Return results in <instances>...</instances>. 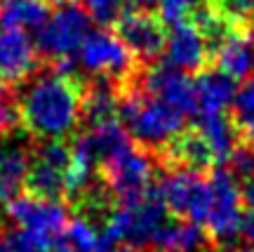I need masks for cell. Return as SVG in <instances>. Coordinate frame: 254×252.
<instances>
[{
	"label": "cell",
	"instance_id": "6da1fadb",
	"mask_svg": "<svg viewBox=\"0 0 254 252\" xmlns=\"http://www.w3.org/2000/svg\"><path fill=\"white\" fill-rule=\"evenodd\" d=\"M19 123L36 142L66 139L82 123V85L71 73L47 71L21 83Z\"/></svg>",
	"mask_w": 254,
	"mask_h": 252
},
{
	"label": "cell",
	"instance_id": "7a4b0ae2",
	"mask_svg": "<svg viewBox=\"0 0 254 252\" xmlns=\"http://www.w3.org/2000/svg\"><path fill=\"white\" fill-rule=\"evenodd\" d=\"M118 120L139 146L160 153L184 130L186 118L129 81L125 87H120Z\"/></svg>",
	"mask_w": 254,
	"mask_h": 252
},
{
	"label": "cell",
	"instance_id": "3957f363",
	"mask_svg": "<svg viewBox=\"0 0 254 252\" xmlns=\"http://www.w3.org/2000/svg\"><path fill=\"white\" fill-rule=\"evenodd\" d=\"M165 219H167V210L153 189L136 200L116 203L104 215L101 234L109 245L146 248L151 245L158 229L165 224Z\"/></svg>",
	"mask_w": 254,
	"mask_h": 252
},
{
	"label": "cell",
	"instance_id": "277c9868",
	"mask_svg": "<svg viewBox=\"0 0 254 252\" xmlns=\"http://www.w3.org/2000/svg\"><path fill=\"white\" fill-rule=\"evenodd\" d=\"M209 186H212V205L205 222L209 241L214 250H231L243 236L245 226V203L240 181L231 170L212 168L209 172Z\"/></svg>",
	"mask_w": 254,
	"mask_h": 252
},
{
	"label": "cell",
	"instance_id": "5b68a950",
	"mask_svg": "<svg viewBox=\"0 0 254 252\" xmlns=\"http://www.w3.org/2000/svg\"><path fill=\"white\" fill-rule=\"evenodd\" d=\"M155 156L132 139L120 151H116L97 172L101 186L109 191L113 203L136 200L153 191Z\"/></svg>",
	"mask_w": 254,
	"mask_h": 252
},
{
	"label": "cell",
	"instance_id": "8992f818",
	"mask_svg": "<svg viewBox=\"0 0 254 252\" xmlns=\"http://www.w3.org/2000/svg\"><path fill=\"white\" fill-rule=\"evenodd\" d=\"M155 193L163 200L165 210L172 212L177 219L205 226L212 205V186L205 172L165 168L163 179L155 186Z\"/></svg>",
	"mask_w": 254,
	"mask_h": 252
},
{
	"label": "cell",
	"instance_id": "52a82bcc",
	"mask_svg": "<svg viewBox=\"0 0 254 252\" xmlns=\"http://www.w3.org/2000/svg\"><path fill=\"white\" fill-rule=\"evenodd\" d=\"M78 66L94 76V81H109L118 87L134 81V54L109 28H94L85 36L78 50Z\"/></svg>",
	"mask_w": 254,
	"mask_h": 252
},
{
	"label": "cell",
	"instance_id": "ba28073f",
	"mask_svg": "<svg viewBox=\"0 0 254 252\" xmlns=\"http://www.w3.org/2000/svg\"><path fill=\"white\" fill-rule=\"evenodd\" d=\"M92 19L75 2L57 5V9L36 31V47L52 62H66L78 54L85 36L92 31Z\"/></svg>",
	"mask_w": 254,
	"mask_h": 252
},
{
	"label": "cell",
	"instance_id": "9c48e42d",
	"mask_svg": "<svg viewBox=\"0 0 254 252\" xmlns=\"http://www.w3.org/2000/svg\"><path fill=\"white\" fill-rule=\"evenodd\" d=\"M71 174V146L64 139L38 142L31 151L26 172V193L50 200H64Z\"/></svg>",
	"mask_w": 254,
	"mask_h": 252
},
{
	"label": "cell",
	"instance_id": "30bf717a",
	"mask_svg": "<svg viewBox=\"0 0 254 252\" xmlns=\"http://www.w3.org/2000/svg\"><path fill=\"white\" fill-rule=\"evenodd\" d=\"M134 83L146 94L167 104L177 113H182L184 118L195 116V90H193V81L189 78V73L163 62L144 71L141 78Z\"/></svg>",
	"mask_w": 254,
	"mask_h": 252
},
{
	"label": "cell",
	"instance_id": "8fae6325",
	"mask_svg": "<svg viewBox=\"0 0 254 252\" xmlns=\"http://www.w3.org/2000/svg\"><path fill=\"white\" fill-rule=\"evenodd\" d=\"M5 215L12 224L33 229V231L47 234L52 238H59L68 224V207L62 200L40 198V196H31V193H24V196L19 193L5 207Z\"/></svg>",
	"mask_w": 254,
	"mask_h": 252
},
{
	"label": "cell",
	"instance_id": "7c38bea8",
	"mask_svg": "<svg viewBox=\"0 0 254 252\" xmlns=\"http://www.w3.org/2000/svg\"><path fill=\"white\" fill-rule=\"evenodd\" d=\"M116 24H118L120 40L125 43L127 50L134 57L144 59V62H153L155 57L163 54L167 31H165L163 21L153 17L148 9L123 12V17Z\"/></svg>",
	"mask_w": 254,
	"mask_h": 252
},
{
	"label": "cell",
	"instance_id": "4fadbf2b",
	"mask_svg": "<svg viewBox=\"0 0 254 252\" xmlns=\"http://www.w3.org/2000/svg\"><path fill=\"white\" fill-rule=\"evenodd\" d=\"M165 64H170L174 69L184 73L202 71V66L207 64L209 57V43L205 33L195 26V21L182 19L170 26L167 40H165Z\"/></svg>",
	"mask_w": 254,
	"mask_h": 252
},
{
	"label": "cell",
	"instance_id": "5bb4252c",
	"mask_svg": "<svg viewBox=\"0 0 254 252\" xmlns=\"http://www.w3.org/2000/svg\"><path fill=\"white\" fill-rule=\"evenodd\" d=\"M38 47L26 31H0V81L24 83L36 73Z\"/></svg>",
	"mask_w": 254,
	"mask_h": 252
},
{
	"label": "cell",
	"instance_id": "9a60e30c",
	"mask_svg": "<svg viewBox=\"0 0 254 252\" xmlns=\"http://www.w3.org/2000/svg\"><path fill=\"white\" fill-rule=\"evenodd\" d=\"M33 146L26 139H14L7 135V139L0 144V207H5L17 198L24 184L31 163Z\"/></svg>",
	"mask_w": 254,
	"mask_h": 252
},
{
	"label": "cell",
	"instance_id": "2e32d148",
	"mask_svg": "<svg viewBox=\"0 0 254 252\" xmlns=\"http://www.w3.org/2000/svg\"><path fill=\"white\" fill-rule=\"evenodd\" d=\"M214 64L233 81H245L254 69V43L245 26L228 28L214 43Z\"/></svg>",
	"mask_w": 254,
	"mask_h": 252
},
{
	"label": "cell",
	"instance_id": "e0dca14e",
	"mask_svg": "<svg viewBox=\"0 0 254 252\" xmlns=\"http://www.w3.org/2000/svg\"><path fill=\"white\" fill-rule=\"evenodd\" d=\"M153 252H209L214 245L209 241L207 231L202 226L184 219H165L158 229L155 238L151 241Z\"/></svg>",
	"mask_w": 254,
	"mask_h": 252
},
{
	"label": "cell",
	"instance_id": "ac0fdd59",
	"mask_svg": "<svg viewBox=\"0 0 254 252\" xmlns=\"http://www.w3.org/2000/svg\"><path fill=\"white\" fill-rule=\"evenodd\" d=\"M193 90H195V116H209V113H226V108L233 104L238 87L231 76L212 69L198 73Z\"/></svg>",
	"mask_w": 254,
	"mask_h": 252
},
{
	"label": "cell",
	"instance_id": "d6986e66",
	"mask_svg": "<svg viewBox=\"0 0 254 252\" xmlns=\"http://www.w3.org/2000/svg\"><path fill=\"white\" fill-rule=\"evenodd\" d=\"M195 130H198L200 137L205 139V144L209 146V151H212V156H214V163H217V165L231 161V156H233V151H236L240 135H238L233 120H231L226 113L198 116Z\"/></svg>",
	"mask_w": 254,
	"mask_h": 252
},
{
	"label": "cell",
	"instance_id": "ffe728a7",
	"mask_svg": "<svg viewBox=\"0 0 254 252\" xmlns=\"http://www.w3.org/2000/svg\"><path fill=\"white\" fill-rule=\"evenodd\" d=\"M118 104L120 87L109 81H94L82 87V123L90 127L118 120Z\"/></svg>",
	"mask_w": 254,
	"mask_h": 252
},
{
	"label": "cell",
	"instance_id": "44dd1931",
	"mask_svg": "<svg viewBox=\"0 0 254 252\" xmlns=\"http://www.w3.org/2000/svg\"><path fill=\"white\" fill-rule=\"evenodd\" d=\"M50 17V0H0V31L36 33Z\"/></svg>",
	"mask_w": 254,
	"mask_h": 252
},
{
	"label": "cell",
	"instance_id": "7402d4cb",
	"mask_svg": "<svg viewBox=\"0 0 254 252\" xmlns=\"http://www.w3.org/2000/svg\"><path fill=\"white\" fill-rule=\"evenodd\" d=\"M55 241L57 238L52 236L24 229L12 222L0 226V252H52Z\"/></svg>",
	"mask_w": 254,
	"mask_h": 252
},
{
	"label": "cell",
	"instance_id": "603a6c76",
	"mask_svg": "<svg viewBox=\"0 0 254 252\" xmlns=\"http://www.w3.org/2000/svg\"><path fill=\"white\" fill-rule=\"evenodd\" d=\"M233 125L245 142H254V78L245 81L233 97Z\"/></svg>",
	"mask_w": 254,
	"mask_h": 252
},
{
	"label": "cell",
	"instance_id": "cb8c5ba5",
	"mask_svg": "<svg viewBox=\"0 0 254 252\" xmlns=\"http://www.w3.org/2000/svg\"><path fill=\"white\" fill-rule=\"evenodd\" d=\"M19 127L17 94L9 90L5 81H0V137L14 135Z\"/></svg>",
	"mask_w": 254,
	"mask_h": 252
},
{
	"label": "cell",
	"instance_id": "d4e9b609",
	"mask_svg": "<svg viewBox=\"0 0 254 252\" xmlns=\"http://www.w3.org/2000/svg\"><path fill=\"white\" fill-rule=\"evenodd\" d=\"M127 0H85V12L101 26L116 24L125 12Z\"/></svg>",
	"mask_w": 254,
	"mask_h": 252
},
{
	"label": "cell",
	"instance_id": "484cf974",
	"mask_svg": "<svg viewBox=\"0 0 254 252\" xmlns=\"http://www.w3.org/2000/svg\"><path fill=\"white\" fill-rule=\"evenodd\" d=\"M214 2H217L214 9L236 26H245L254 17V0H214Z\"/></svg>",
	"mask_w": 254,
	"mask_h": 252
},
{
	"label": "cell",
	"instance_id": "4316f807",
	"mask_svg": "<svg viewBox=\"0 0 254 252\" xmlns=\"http://www.w3.org/2000/svg\"><path fill=\"white\" fill-rule=\"evenodd\" d=\"M231 165H233V174L238 179H250L254 177V142L238 144L233 156H231Z\"/></svg>",
	"mask_w": 254,
	"mask_h": 252
},
{
	"label": "cell",
	"instance_id": "83f0119b",
	"mask_svg": "<svg viewBox=\"0 0 254 252\" xmlns=\"http://www.w3.org/2000/svg\"><path fill=\"white\" fill-rule=\"evenodd\" d=\"M158 7H160V17L167 26H172L177 21H182L186 19L193 5H190V0H158Z\"/></svg>",
	"mask_w": 254,
	"mask_h": 252
},
{
	"label": "cell",
	"instance_id": "f1b7e54d",
	"mask_svg": "<svg viewBox=\"0 0 254 252\" xmlns=\"http://www.w3.org/2000/svg\"><path fill=\"white\" fill-rule=\"evenodd\" d=\"M240 191H243V203H245V210H250V212L254 215V177H250V179L243 181Z\"/></svg>",
	"mask_w": 254,
	"mask_h": 252
},
{
	"label": "cell",
	"instance_id": "f546056e",
	"mask_svg": "<svg viewBox=\"0 0 254 252\" xmlns=\"http://www.w3.org/2000/svg\"><path fill=\"white\" fill-rule=\"evenodd\" d=\"M243 234H245V238L254 245V215H250V217L245 219V226H243Z\"/></svg>",
	"mask_w": 254,
	"mask_h": 252
},
{
	"label": "cell",
	"instance_id": "4dcf8cb0",
	"mask_svg": "<svg viewBox=\"0 0 254 252\" xmlns=\"http://www.w3.org/2000/svg\"><path fill=\"white\" fill-rule=\"evenodd\" d=\"M106 252H141V250H139V248H134V245H116L113 250L109 248Z\"/></svg>",
	"mask_w": 254,
	"mask_h": 252
},
{
	"label": "cell",
	"instance_id": "1f68e13d",
	"mask_svg": "<svg viewBox=\"0 0 254 252\" xmlns=\"http://www.w3.org/2000/svg\"><path fill=\"white\" fill-rule=\"evenodd\" d=\"M66 2H73V0H50V5H66Z\"/></svg>",
	"mask_w": 254,
	"mask_h": 252
},
{
	"label": "cell",
	"instance_id": "d6a6232c",
	"mask_svg": "<svg viewBox=\"0 0 254 252\" xmlns=\"http://www.w3.org/2000/svg\"><path fill=\"white\" fill-rule=\"evenodd\" d=\"M247 252H254V250H247Z\"/></svg>",
	"mask_w": 254,
	"mask_h": 252
}]
</instances>
